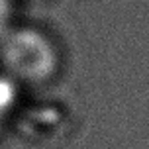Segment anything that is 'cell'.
Here are the masks:
<instances>
[{
	"mask_svg": "<svg viewBox=\"0 0 149 149\" xmlns=\"http://www.w3.org/2000/svg\"><path fill=\"white\" fill-rule=\"evenodd\" d=\"M18 96H20V86L0 73V130L14 114Z\"/></svg>",
	"mask_w": 149,
	"mask_h": 149,
	"instance_id": "obj_2",
	"label": "cell"
},
{
	"mask_svg": "<svg viewBox=\"0 0 149 149\" xmlns=\"http://www.w3.org/2000/svg\"><path fill=\"white\" fill-rule=\"evenodd\" d=\"M59 69V51L45 31L10 26L0 36V73L18 86L49 82Z\"/></svg>",
	"mask_w": 149,
	"mask_h": 149,
	"instance_id": "obj_1",
	"label": "cell"
},
{
	"mask_svg": "<svg viewBox=\"0 0 149 149\" xmlns=\"http://www.w3.org/2000/svg\"><path fill=\"white\" fill-rule=\"evenodd\" d=\"M14 2L16 0H0V36L14 26Z\"/></svg>",
	"mask_w": 149,
	"mask_h": 149,
	"instance_id": "obj_3",
	"label": "cell"
}]
</instances>
